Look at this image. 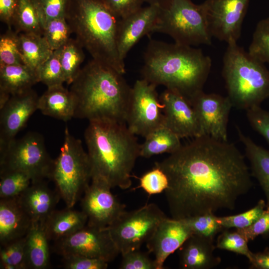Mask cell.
<instances>
[{
    "instance_id": "ee69618b",
    "label": "cell",
    "mask_w": 269,
    "mask_h": 269,
    "mask_svg": "<svg viewBox=\"0 0 269 269\" xmlns=\"http://www.w3.org/2000/svg\"><path fill=\"white\" fill-rule=\"evenodd\" d=\"M63 263L66 269H106L109 263L99 259L70 255L63 257Z\"/></svg>"
},
{
    "instance_id": "f907efd6",
    "label": "cell",
    "mask_w": 269,
    "mask_h": 269,
    "mask_svg": "<svg viewBox=\"0 0 269 269\" xmlns=\"http://www.w3.org/2000/svg\"><path fill=\"white\" fill-rule=\"evenodd\" d=\"M169 0H144L149 5H156L160 8L165 6L169 2Z\"/></svg>"
},
{
    "instance_id": "5b68a950",
    "label": "cell",
    "mask_w": 269,
    "mask_h": 269,
    "mask_svg": "<svg viewBox=\"0 0 269 269\" xmlns=\"http://www.w3.org/2000/svg\"><path fill=\"white\" fill-rule=\"evenodd\" d=\"M65 17L75 39L92 59L125 73L117 48L120 19L102 0H70Z\"/></svg>"
},
{
    "instance_id": "681fc988",
    "label": "cell",
    "mask_w": 269,
    "mask_h": 269,
    "mask_svg": "<svg viewBox=\"0 0 269 269\" xmlns=\"http://www.w3.org/2000/svg\"><path fill=\"white\" fill-rule=\"evenodd\" d=\"M249 261L251 268L269 269V247H266L263 251L253 253Z\"/></svg>"
},
{
    "instance_id": "c3c4849f",
    "label": "cell",
    "mask_w": 269,
    "mask_h": 269,
    "mask_svg": "<svg viewBox=\"0 0 269 269\" xmlns=\"http://www.w3.org/2000/svg\"><path fill=\"white\" fill-rule=\"evenodd\" d=\"M18 0H0V19L11 29L18 6Z\"/></svg>"
},
{
    "instance_id": "603a6c76",
    "label": "cell",
    "mask_w": 269,
    "mask_h": 269,
    "mask_svg": "<svg viewBox=\"0 0 269 269\" xmlns=\"http://www.w3.org/2000/svg\"><path fill=\"white\" fill-rule=\"evenodd\" d=\"M75 106L73 95L63 85L47 88L38 102L42 114L64 122L74 118Z\"/></svg>"
},
{
    "instance_id": "4fadbf2b",
    "label": "cell",
    "mask_w": 269,
    "mask_h": 269,
    "mask_svg": "<svg viewBox=\"0 0 269 269\" xmlns=\"http://www.w3.org/2000/svg\"><path fill=\"white\" fill-rule=\"evenodd\" d=\"M249 0H206L201 3L212 37L235 43L240 37Z\"/></svg>"
},
{
    "instance_id": "b9f144b4",
    "label": "cell",
    "mask_w": 269,
    "mask_h": 269,
    "mask_svg": "<svg viewBox=\"0 0 269 269\" xmlns=\"http://www.w3.org/2000/svg\"><path fill=\"white\" fill-rule=\"evenodd\" d=\"M168 186V180L165 173L155 166L139 178V187L149 195L158 194L165 191Z\"/></svg>"
},
{
    "instance_id": "7dc6e473",
    "label": "cell",
    "mask_w": 269,
    "mask_h": 269,
    "mask_svg": "<svg viewBox=\"0 0 269 269\" xmlns=\"http://www.w3.org/2000/svg\"><path fill=\"white\" fill-rule=\"evenodd\" d=\"M106 6L119 19L136 12L142 6L144 0H102Z\"/></svg>"
},
{
    "instance_id": "ab89813d",
    "label": "cell",
    "mask_w": 269,
    "mask_h": 269,
    "mask_svg": "<svg viewBox=\"0 0 269 269\" xmlns=\"http://www.w3.org/2000/svg\"><path fill=\"white\" fill-rule=\"evenodd\" d=\"M248 243L237 231L231 232L225 229L218 236L216 248L244 256L249 260L253 252L250 250Z\"/></svg>"
},
{
    "instance_id": "d6a6232c",
    "label": "cell",
    "mask_w": 269,
    "mask_h": 269,
    "mask_svg": "<svg viewBox=\"0 0 269 269\" xmlns=\"http://www.w3.org/2000/svg\"><path fill=\"white\" fill-rule=\"evenodd\" d=\"M189 227L193 234L214 240V237L224 229L218 217L214 213H206L182 219Z\"/></svg>"
},
{
    "instance_id": "44dd1931",
    "label": "cell",
    "mask_w": 269,
    "mask_h": 269,
    "mask_svg": "<svg viewBox=\"0 0 269 269\" xmlns=\"http://www.w3.org/2000/svg\"><path fill=\"white\" fill-rule=\"evenodd\" d=\"M32 224L17 197L0 198V246L25 237Z\"/></svg>"
},
{
    "instance_id": "8992f818",
    "label": "cell",
    "mask_w": 269,
    "mask_h": 269,
    "mask_svg": "<svg viewBox=\"0 0 269 269\" xmlns=\"http://www.w3.org/2000/svg\"><path fill=\"white\" fill-rule=\"evenodd\" d=\"M222 74L233 107L247 110L269 98V70L265 63L239 46L228 44Z\"/></svg>"
},
{
    "instance_id": "7c38bea8",
    "label": "cell",
    "mask_w": 269,
    "mask_h": 269,
    "mask_svg": "<svg viewBox=\"0 0 269 269\" xmlns=\"http://www.w3.org/2000/svg\"><path fill=\"white\" fill-rule=\"evenodd\" d=\"M55 243V251L62 257L83 256L109 263L120 253L107 227L99 228L87 224Z\"/></svg>"
},
{
    "instance_id": "484cf974",
    "label": "cell",
    "mask_w": 269,
    "mask_h": 269,
    "mask_svg": "<svg viewBox=\"0 0 269 269\" xmlns=\"http://www.w3.org/2000/svg\"><path fill=\"white\" fill-rule=\"evenodd\" d=\"M37 73L23 64L0 66V94L8 97L32 89Z\"/></svg>"
},
{
    "instance_id": "277c9868",
    "label": "cell",
    "mask_w": 269,
    "mask_h": 269,
    "mask_svg": "<svg viewBox=\"0 0 269 269\" xmlns=\"http://www.w3.org/2000/svg\"><path fill=\"white\" fill-rule=\"evenodd\" d=\"M84 139L91 168V179L106 181L112 188L126 189L131 172L140 156V144L126 123L89 122Z\"/></svg>"
},
{
    "instance_id": "f1b7e54d",
    "label": "cell",
    "mask_w": 269,
    "mask_h": 269,
    "mask_svg": "<svg viewBox=\"0 0 269 269\" xmlns=\"http://www.w3.org/2000/svg\"><path fill=\"white\" fill-rule=\"evenodd\" d=\"M140 144V156L149 158L163 153L171 154L182 145L180 138L165 126L149 134Z\"/></svg>"
},
{
    "instance_id": "1f68e13d",
    "label": "cell",
    "mask_w": 269,
    "mask_h": 269,
    "mask_svg": "<svg viewBox=\"0 0 269 269\" xmlns=\"http://www.w3.org/2000/svg\"><path fill=\"white\" fill-rule=\"evenodd\" d=\"M31 183L29 176L23 172L0 168V198L17 197Z\"/></svg>"
},
{
    "instance_id": "3957f363",
    "label": "cell",
    "mask_w": 269,
    "mask_h": 269,
    "mask_svg": "<svg viewBox=\"0 0 269 269\" xmlns=\"http://www.w3.org/2000/svg\"><path fill=\"white\" fill-rule=\"evenodd\" d=\"M70 85L76 105L74 118L126 124L132 87L123 74L92 59Z\"/></svg>"
},
{
    "instance_id": "cb8c5ba5",
    "label": "cell",
    "mask_w": 269,
    "mask_h": 269,
    "mask_svg": "<svg viewBox=\"0 0 269 269\" xmlns=\"http://www.w3.org/2000/svg\"><path fill=\"white\" fill-rule=\"evenodd\" d=\"M87 222V216L82 210L66 207L55 210L43 225L48 240L55 242L82 228Z\"/></svg>"
},
{
    "instance_id": "5bb4252c",
    "label": "cell",
    "mask_w": 269,
    "mask_h": 269,
    "mask_svg": "<svg viewBox=\"0 0 269 269\" xmlns=\"http://www.w3.org/2000/svg\"><path fill=\"white\" fill-rule=\"evenodd\" d=\"M111 188L102 179H91L81 202L82 211L88 218L87 224L108 227L126 211L125 206L112 194Z\"/></svg>"
},
{
    "instance_id": "d590c367",
    "label": "cell",
    "mask_w": 269,
    "mask_h": 269,
    "mask_svg": "<svg viewBox=\"0 0 269 269\" xmlns=\"http://www.w3.org/2000/svg\"><path fill=\"white\" fill-rule=\"evenodd\" d=\"M248 52L262 62L269 64V17L258 23Z\"/></svg>"
},
{
    "instance_id": "7402d4cb",
    "label": "cell",
    "mask_w": 269,
    "mask_h": 269,
    "mask_svg": "<svg viewBox=\"0 0 269 269\" xmlns=\"http://www.w3.org/2000/svg\"><path fill=\"white\" fill-rule=\"evenodd\" d=\"M213 241L192 235L180 248V265L184 269H210L216 267L221 259L214 255Z\"/></svg>"
},
{
    "instance_id": "ba28073f",
    "label": "cell",
    "mask_w": 269,
    "mask_h": 269,
    "mask_svg": "<svg viewBox=\"0 0 269 269\" xmlns=\"http://www.w3.org/2000/svg\"><path fill=\"white\" fill-rule=\"evenodd\" d=\"M160 8L155 32L168 35L174 42L185 45L211 44L212 37L201 4L191 0H169Z\"/></svg>"
},
{
    "instance_id": "74e56055",
    "label": "cell",
    "mask_w": 269,
    "mask_h": 269,
    "mask_svg": "<svg viewBox=\"0 0 269 269\" xmlns=\"http://www.w3.org/2000/svg\"><path fill=\"white\" fill-rule=\"evenodd\" d=\"M23 64L20 53L18 33L8 30L0 37V66Z\"/></svg>"
},
{
    "instance_id": "d6986e66",
    "label": "cell",
    "mask_w": 269,
    "mask_h": 269,
    "mask_svg": "<svg viewBox=\"0 0 269 269\" xmlns=\"http://www.w3.org/2000/svg\"><path fill=\"white\" fill-rule=\"evenodd\" d=\"M160 7L148 5L124 18L120 19L117 31V48L124 61L131 49L144 36L155 32Z\"/></svg>"
},
{
    "instance_id": "83f0119b",
    "label": "cell",
    "mask_w": 269,
    "mask_h": 269,
    "mask_svg": "<svg viewBox=\"0 0 269 269\" xmlns=\"http://www.w3.org/2000/svg\"><path fill=\"white\" fill-rule=\"evenodd\" d=\"M18 46L24 64L36 73L53 51L43 35L32 33H17Z\"/></svg>"
},
{
    "instance_id": "8fae6325",
    "label": "cell",
    "mask_w": 269,
    "mask_h": 269,
    "mask_svg": "<svg viewBox=\"0 0 269 269\" xmlns=\"http://www.w3.org/2000/svg\"><path fill=\"white\" fill-rule=\"evenodd\" d=\"M157 86L141 78L132 87L126 124L134 134L145 137L164 126L162 105Z\"/></svg>"
},
{
    "instance_id": "9a60e30c",
    "label": "cell",
    "mask_w": 269,
    "mask_h": 269,
    "mask_svg": "<svg viewBox=\"0 0 269 269\" xmlns=\"http://www.w3.org/2000/svg\"><path fill=\"white\" fill-rule=\"evenodd\" d=\"M190 103L195 112L203 135L228 141L227 125L233 107L228 96L198 93Z\"/></svg>"
},
{
    "instance_id": "4316f807",
    "label": "cell",
    "mask_w": 269,
    "mask_h": 269,
    "mask_svg": "<svg viewBox=\"0 0 269 269\" xmlns=\"http://www.w3.org/2000/svg\"><path fill=\"white\" fill-rule=\"evenodd\" d=\"M239 138L243 144L246 155L251 166L253 175L259 181L269 204V150L256 144L237 127Z\"/></svg>"
},
{
    "instance_id": "52a82bcc",
    "label": "cell",
    "mask_w": 269,
    "mask_h": 269,
    "mask_svg": "<svg viewBox=\"0 0 269 269\" xmlns=\"http://www.w3.org/2000/svg\"><path fill=\"white\" fill-rule=\"evenodd\" d=\"M66 207L72 208L91 180L88 153L81 141L75 137L66 126L64 139L58 157L54 160L51 179Z\"/></svg>"
},
{
    "instance_id": "60d3db41",
    "label": "cell",
    "mask_w": 269,
    "mask_h": 269,
    "mask_svg": "<svg viewBox=\"0 0 269 269\" xmlns=\"http://www.w3.org/2000/svg\"><path fill=\"white\" fill-rule=\"evenodd\" d=\"M43 27L49 21L66 17L70 0H33Z\"/></svg>"
},
{
    "instance_id": "836d02e7",
    "label": "cell",
    "mask_w": 269,
    "mask_h": 269,
    "mask_svg": "<svg viewBox=\"0 0 269 269\" xmlns=\"http://www.w3.org/2000/svg\"><path fill=\"white\" fill-rule=\"evenodd\" d=\"M60 53V48L53 51L37 72L39 82L45 84L47 88L62 85L65 82Z\"/></svg>"
},
{
    "instance_id": "f35d334b",
    "label": "cell",
    "mask_w": 269,
    "mask_h": 269,
    "mask_svg": "<svg viewBox=\"0 0 269 269\" xmlns=\"http://www.w3.org/2000/svg\"><path fill=\"white\" fill-rule=\"evenodd\" d=\"M25 243V236L0 246V264L11 265L14 269H26Z\"/></svg>"
},
{
    "instance_id": "30bf717a",
    "label": "cell",
    "mask_w": 269,
    "mask_h": 269,
    "mask_svg": "<svg viewBox=\"0 0 269 269\" xmlns=\"http://www.w3.org/2000/svg\"><path fill=\"white\" fill-rule=\"evenodd\" d=\"M166 216L155 204H146L136 210L126 211L108 227L120 253L139 249L152 235Z\"/></svg>"
},
{
    "instance_id": "7bdbcfd3",
    "label": "cell",
    "mask_w": 269,
    "mask_h": 269,
    "mask_svg": "<svg viewBox=\"0 0 269 269\" xmlns=\"http://www.w3.org/2000/svg\"><path fill=\"white\" fill-rule=\"evenodd\" d=\"M122 255V260L120 269H156L154 261L139 249L131 251Z\"/></svg>"
},
{
    "instance_id": "e0dca14e",
    "label": "cell",
    "mask_w": 269,
    "mask_h": 269,
    "mask_svg": "<svg viewBox=\"0 0 269 269\" xmlns=\"http://www.w3.org/2000/svg\"><path fill=\"white\" fill-rule=\"evenodd\" d=\"M39 96L32 89L12 95L0 109V148L7 145L38 110Z\"/></svg>"
},
{
    "instance_id": "9c48e42d",
    "label": "cell",
    "mask_w": 269,
    "mask_h": 269,
    "mask_svg": "<svg viewBox=\"0 0 269 269\" xmlns=\"http://www.w3.org/2000/svg\"><path fill=\"white\" fill-rule=\"evenodd\" d=\"M53 163L43 136L36 132H28L0 148V168L23 172L29 176L32 183L50 179Z\"/></svg>"
},
{
    "instance_id": "7a4b0ae2",
    "label": "cell",
    "mask_w": 269,
    "mask_h": 269,
    "mask_svg": "<svg viewBox=\"0 0 269 269\" xmlns=\"http://www.w3.org/2000/svg\"><path fill=\"white\" fill-rule=\"evenodd\" d=\"M142 78L175 91L190 100L203 87L212 61L199 48L151 39L143 57Z\"/></svg>"
},
{
    "instance_id": "ffe728a7",
    "label": "cell",
    "mask_w": 269,
    "mask_h": 269,
    "mask_svg": "<svg viewBox=\"0 0 269 269\" xmlns=\"http://www.w3.org/2000/svg\"><path fill=\"white\" fill-rule=\"evenodd\" d=\"M17 198L32 222L43 224L55 210L61 197L56 190H52L43 180L31 183Z\"/></svg>"
},
{
    "instance_id": "d4e9b609",
    "label": "cell",
    "mask_w": 269,
    "mask_h": 269,
    "mask_svg": "<svg viewBox=\"0 0 269 269\" xmlns=\"http://www.w3.org/2000/svg\"><path fill=\"white\" fill-rule=\"evenodd\" d=\"M48 240L43 225L32 222L25 236V257L26 269H45L49 264Z\"/></svg>"
},
{
    "instance_id": "2e32d148",
    "label": "cell",
    "mask_w": 269,
    "mask_h": 269,
    "mask_svg": "<svg viewBox=\"0 0 269 269\" xmlns=\"http://www.w3.org/2000/svg\"><path fill=\"white\" fill-rule=\"evenodd\" d=\"M164 125L180 138L203 135L195 112L189 100L180 93L166 89L159 96Z\"/></svg>"
},
{
    "instance_id": "e575fe53",
    "label": "cell",
    "mask_w": 269,
    "mask_h": 269,
    "mask_svg": "<svg viewBox=\"0 0 269 269\" xmlns=\"http://www.w3.org/2000/svg\"><path fill=\"white\" fill-rule=\"evenodd\" d=\"M72 33L66 17L53 19L43 27V36L52 51L61 48L71 38Z\"/></svg>"
},
{
    "instance_id": "f546056e",
    "label": "cell",
    "mask_w": 269,
    "mask_h": 269,
    "mask_svg": "<svg viewBox=\"0 0 269 269\" xmlns=\"http://www.w3.org/2000/svg\"><path fill=\"white\" fill-rule=\"evenodd\" d=\"M83 49L76 39L71 38L60 48V63L68 85L71 84L81 69L85 59Z\"/></svg>"
},
{
    "instance_id": "ac0fdd59",
    "label": "cell",
    "mask_w": 269,
    "mask_h": 269,
    "mask_svg": "<svg viewBox=\"0 0 269 269\" xmlns=\"http://www.w3.org/2000/svg\"><path fill=\"white\" fill-rule=\"evenodd\" d=\"M193 234L192 230L182 219L167 217L163 219L146 242L148 253L154 256L156 269H163L167 257L180 248Z\"/></svg>"
},
{
    "instance_id": "4dcf8cb0",
    "label": "cell",
    "mask_w": 269,
    "mask_h": 269,
    "mask_svg": "<svg viewBox=\"0 0 269 269\" xmlns=\"http://www.w3.org/2000/svg\"><path fill=\"white\" fill-rule=\"evenodd\" d=\"M13 25L17 33L43 35V27L33 0H18Z\"/></svg>"
},
{
    "instance_id": "6da1fadb",
    "label": "cell",
    "mask_w": 269,
    "mask_h": 269,
    "mask_svg": "<svg viewBox=\"0 0 269 269\" xmlns=\"http://www.w3.org/2000/svg\"><path fill=\"white\" fill-rule=\"evenodd\" d=\"M193 138L155 163L167 177L164 191L175 219L232 210L253 185L245 157L234 144L207 135Z\"/></svg>"
},
{
    "instance_id": "bcb514c9",
    "label": "cell",
    "mask_w": 269,
    "mask_h": 269,
    "mask_svg": "<svg viewBox=\"0 0 269 269\" xmlns=\"http://www.w3.org/2000/svg\"><path fill=\"white\" fill-rule=\"evenodd\" d=\"M249 242L254 240L260 235H269V204H266V208L261 216L252 225L243 229H236Z\"/></svg>"
},
{
    "instance_id": "f6af8a7d",
    "label": "cell",
    "mask_w": 269,
    "mask_h": 269,
    "mask_svg": "<svg viewBox=\"0 0 269 269\" xmlns=\"http://www.w3.org/2000/svg\"><path fill=\"white\" fill-rule=\"evenodd\" d=\"M247 119L252 128L269 144V111L257 106L246 110Z\"/></svg>"
},
{
    "instance_id": "8d00e7d4",
    "label": "cell",
    "mask_w": 269,
    "mask_h": 269,
    "mask_svg": "<svg viewBox=\"0 0 269 269\" xmlns=\"http://www.w3.org/2000/svg\"><path fill=\"white\" fill-rule=\"evenodd\" d=\"M266 208V202L260 200L252 208L239 214L218 217V220L224 229L231 228L243 229L249 227L261 216Z\"/></svg>"
}]
</instances>
